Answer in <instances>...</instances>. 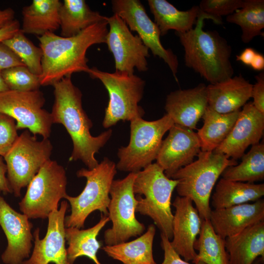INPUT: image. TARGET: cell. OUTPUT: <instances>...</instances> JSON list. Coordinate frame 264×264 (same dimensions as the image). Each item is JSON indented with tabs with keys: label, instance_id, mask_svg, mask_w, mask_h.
I'll return each instance as SVG.
<instances>
[{
	"label": "cell",
	"instance_id": "obj_23",
	"mask_svg": "<svg viewBox=\"0 0 264 264\" xmlns=\"http://www.w3.org/2000/svg\"><path fill=\"white\" fill-rule=\"evenodd\" d=\"M224 240L229 264H253L260 256L264 259V220Z\"/></svg>",
	"mask_w": 264,
	"mask_h": 264
},
{
	"label": "cell",
	"instance_id": "obj_18",
	"mask_svg": "<svg viewBox=\"0 0 264 264\" xmlns=\"http://www.w3.org/2000/svg\"><path fill=\"white\" fill-rule=\"evenodd\" d=\"M264 130V114L255 107L252 102H247L241 110L227 137L213 152L236 160L242 156L249 146L259 143Z\"/></svg>",
	"mask_w": 264,
	"mask_h": 264
},
{
	"label": "cell",
	"instance_id": "obj_47",
	"mask_svg": "<svg viewBox=\"0 0 264 264\" xmlns=\"http://www.w3.org/2000/svg\"><path fill=\"white\" fill-rule=\"evenodd\" d=\"M263 259L261 258V259H259L258 260H257L256 262L255 261L253 264H261V261ZM264 260V259H263Z\"/></svg>",
	"mask_w": 264,
	"mask_h": 264
},
{
	"label": "cell",
	"instance_id": "obj_42",
	"mask_svg": "<svg viewBox=\"0 0 264 264\" xmlns=\"http://www.w3.org/2000/svg\"><path fill=\"white\" fill-rule=\"evenodd\" d=\"M6 172V164L4 163L1 156H0V191L5 194L12 192L8 179L5 176Z\"/></svg>",
	"mask_w": 264,
	"mask_h": 264
},
{
	"label": "cell",
	"instance_id": "obj_36",
	"mask_svg": "<svg viewBox=\"0 0 264 264\" xmlns=\"http://www.w3.org/2000/svg\"><path fill=\"white\" fill-rule=\"evenodd\" d=\"M243 2V0H202L198 7L202 12L221 19V16H228L241 8Z\"/></svg>",
	"mask_w": 264,
	"mask_h": 264
},
{
	"label": "cell",
	"instance_id": "obj_45",
	"mask_svg": "<svg viewBox=\"0 0 264 264\" xmlns=\"http://www.w3.org/2000/svg\"><path fill=\"white\" fill-rule=\"evenodd\" d=\"M250 66L255 70L261 71L264 69V56L260 53L257 52Z\"/></svg>",
	"mask_w": 264,
	"mask_h": 264
},
{
	"label": "cell",
	"instance_id": "obj_6",
	"mask_svg": "<svg viewBox=\"0 0 264 264\" xmlns=\"http://www.w3.org/2000/svg\"><path fill=\"white\" fill-rule=\"evenodd\" d=\"M87 73L92 78L99 79L109 93V103L102 123L105 128L120 121L142 118L145 111L138 103L143 96L144 80L133 73L118 71L110 73L95 67L89 68Z\"/></svg>",
	"mask_w": 264,
	"mask_h": 264
},
{
	"label": "cell",
	"instance_id": "obj_22",
	"mask_svg": "<svg viewBox=\"0 0 264 264\" xmlns=\"http://www.w3.org/2000/svg\"><path fill=\"white\" fill-rule=\"evenodd\" d=\"M253 85L241 74L207 86L208 106L220 113L240 110L251 98Z\"/></svg>",
	"mask_w": 264,
	"mask_h": 264
},
{
	"label": "cell",
	"instance_id": "obj_29",
	"mask_svg": "<svg viewBox=\"0 0 264 264\" xmlns=\"http://www.w3.org/2000/svg\"><path fill=\"white\" fill-rule=\"evenodd\" d=\"M241 110L222 114L208 106L202 117L203 125L197 132L201 151L213 152L222 143L234 126Z\"/></svg>",
	"mask_w": 264,
	"mask_h": 264
},
{
	"label": "cell",
	"instance_id": "obj_15",
	"mask_svg": "<svg viewBox=\"0 0 264 264\" xmlns=\"http://www.w3.org/2000/svg\"><path fill=\"white\" fill-rule=\"evenodd\" d=\"M162 140L156 163L169 178L178 170L194 161L201 151L197 132L188 128L174 124Z\"/></svg>",
	"mask_w": 264,
	"mask_h": 264
},
{
	"label": "cell",
	"instance_id": "obj_37",
	"mask_svg": "<svg viewBox=\"0 0 264 264\" xmlns=\"http://www.w3.org/2000/svg\"><path fill=\"white\" fill-rule=\"evenodd\" d=\"M15 120L0 113V156H4L12 148L19 137Z\"/></svg>",
	"mask_w": 264,
	"mask_h": 264
},
{
	"label": "cell",
	"instance_id": "obj_33",
	"mask_svg": "<svg viewBox=\"0 0 264 264\" xmlns=\"http://www.w3.org/2000/svg\"><path fill=\"white\" fill-rule=\"evenodd\" d=\"M226 20L240 26L242 42L249 43L255 37L263 35L264 0H244L242 6L227 16Z\"/></svg>",
	"mask_w": 264,
	"mask_h": 264
},
{
	"label": "cell",
	"instance_id": "obj_13",
	"mask_svg": "<svg viewBox=\"0 0 264 264\" xmlns=\"http://www.w3.org/2000/svg\"><path fill=\"white\" fill-rule=\"evenodd\" d=\"M112 9L119 16L131 31H136L143 44L154 56H158L167 64L177 80L178 61L176 56L170 49H165L160 42V32L148 16L146 10L138 0H113Z\"/></svg>",
	"mask_w": 264,
	"mask_h": 264
},
{
	"label": "cell",
	"instance_id": "obj_40",
	"mask_svg": "<svg viewBox=\"0 0 264 264\" xmlns=\"http://www.w3.org/2000/svg\"><path fill=\"white\" fill-rule=\"evenodd\" d=\"M16 66H25L10 49L2 42L0 43V72Z\"/></svg>",
	"mask_w": 264,
	"mask_h": 264
},
{
	"label": "cell",
	"instance_id": "obj_34",
	"mask_svg": "<svg viewBox=\"0 0 264 264\" xmlns=\"http://www.w3.org/2000/svg\"><path fill=\"white\" fill-rule=\"evenodd\" d=\"M10 49L33 74L40 76L42 71L43 51L35 45L20 30L2 42Z\"/></svg>",
	"mask_w": 264,
	"mask_h": 264
},
{
	"label": "cell",
	"instance_id": "obj_17",
	"mask_svg": "<svg viewBox=\"0 0 264 264\" xmlns=\"http://www.w3.org/2000/svg\"><path fill=\"white\" fill-rule=\"evenodd\" d=\"M29 219L13 209L0 195V225L8 242L1 257L5 264H22L29 258L33 237V224Z\"/></svg>",
	"mask_w": 264,
	"mask_h": 264
},
{
	"label": "cell",
	"instance_id": "obj_8",
	"mask_svg": "<svg viewBox=\"0 0 264 264\" xmlns=\"http://www.w3.org/2000/svg\"><path fill=\"white\" fill-rule=\"evenodd\" d=\"M130 122V142L119 148L116 167L121 171L136 173L156 159L163 136L174 123L167 114L154 121L139 117Z\"/></svg>",
	"mask_w": 264,
	"mask_h": 264
},
{
	"label": "cell",
	"instance_id": "obj_26",
	"mask_svg": "<svg viewBox=\"0 0 264 264\" xmlns=\"http://www.w3.org/2000/svg\"><path fill=\"white\" fill-rule=\"evenodd\" d=\"M155 227L149 225L146 231L136 239L102 247L110 258L123 264H156L153 256Z\"/></svg>",
	"mask_w": 264,
	"mask_h": 264
},
{
	"label": "cell",
	"instance_id": "obj_10",
	"mask_svg": "<svg viewBox=\"0 0 264 264\" xmlns=\"http://www.w3.org/2000/svg\"><path fill=\"white\" fill-rule=\"evenodd\" d=\"M135 176V173H130L125 177L112 182L108 208L112 226L104 232L106 245L127 242L131 237L141 235L145 230V225L135 217L137 200L133 189Z\"/></svg>",
	"mask_w": 264,
	"mask_h": 264
},
{
	"label": "cell",
	"instance_id": "obj_32",
	"mask_svg": "<svg viewBox=\"0 0 264 264\" xmlns=\"http://www.w3.org/2000/svg\"><path fill=\"white\" fill-rule=\"evenodd\" d=\"M239 164L227 167L222 178L232 181L254 183L264 179V141L252 145L244 154Z\"/></svg>",
	"mask_w": 264,
	"mask_h": 264
},
{
	"label": "cell",
	"instance_id": "obj_2",
	"mask_svg": "<svg viewBox=\"0 0 264 264\" xmlns=\"http://www.w3.org/2000/svg\"><path fill=\"white\" fill-rule=\"evenodd\" d=\"M108 25L107 19L72 37H64L54 32L38 37L43 51L41 85H52L74 73H87L89 68L87 51L93 44L106 43Z\"/></svg>",
	"mask_w": 264,
	"mask_h": 264
},
{
	"label": "cell",
	"instance_id": "obj_21",
	"mask_svg": "<svg viewBox=\"0 0 264 264\" xmlns=\"http://www.w3.org/2000/svg\"><path fill=\"white\" fill-rule=\"evenodd\" d=\"M209 220L215 232L225 239L264 220V200L211 210Z\"/></svg>",
	"mask_w": 264,
	"mask_h": 264
},
{
	"label": "cell",
	"instance_id": "obj_28",
	"mask_svg": "<svg viewBox=\"0 0 264 264\" xmlns=\"http://www.w3.org/2000/svg\"><path fill=\"white\" fill-rule=\"evenodd\" d=\"M264 195V184L220 179L212 196L214 209H221L234 205L255 202Z\"/></svg>",
	"mask_w": 264,
	"mask_h": 264
},
{
	"label": "cell",
	"instance_id": "obj_19",
	"mask_svg": "<svg viewBox=\"0 0 264 264\" xmlns=\"http://www.w3.org/2000/svg\"><path fill=\"white\" fill-rule=\"evenodd\" d=\"M172 205L175 211L171 245L184 260L193 262L197 256L194 245L200 232L202 220L189 198L177 196Z\"/></svg>",
	"mask_w": 264,
	"mask_h": 264
},
{
	"label": "cell",
	"instance_id": "obj_25",
	"mask_svg": "<svg viewBox=\"0 0 264 264\" xmlns=\"http://www.w3.org/2000/svg\"><path fill=\"white\" fill-rule=\"evenodd\" d=\"M148 3L161 36L170 30L176 33L188 31L202 13L198 6L195 5L188 10L180 11L166 0H148Z\"/></svg>",
	"mask_w": 264,
	"mask_h": 264
},
{
	"label": "cell",
	"instance_id": "obj_35",
	"mask_svg": "<svg viewBox=\"0 0 264 264\" xmlns=\"http://www.w3.org/2000/svg\"><path fill=\"white\" fill-rule=\"evenodd\" d=\"M1 75L9 90L28 91L39 89L40 76L25 66H16L1 71Z\"/></svg>",
	"mask_w": 264,
	"mask_h": 264
},
{
	"label": "cell",
	"instance_id": "obj_20",
	"mask_svg": "<svg viewBox=\"0 0 264 264\" xmlns=\"http://www.w3.org/2000/svg\"><path fill=\"white\" fill-rule=\"evenodd\" d=\"M208 106L207 86L200 83L193 88L171 92L164 108L174 124L194 130Z\"/></svg>",
	"mask_w": 264,
	"mask_h": 264
},
{
	"label": "cell",
	"instance_id": "obj_4",
	"mask_svg": "<svg viewBox=\"0 0 264 264\" xmlns=\"http://www.w3.org/2000/svg\"><path fill=\"white\" fill-rule=\"evenodd\" d=\"M198 159L175 173L179 196L190 198L202 220H209L210 199L217 180L228 167L238 164L236 160L214 152L200 151Z\"/></svg>",
	"mask_w": 264,
	"mask_h": 264
},
{
	"label": "cell",
	"instance_id": "obj_44",
	"mask_svg": "<svg viewBox=\"0 0 264 264\" xmlns=\"http://www.w3.org/2000/svg\"><path fill=\"white\" fill-rule=\"evenodd\" d=\"M15 11L11 8L1 9L0 8V28L15 20Z\"/></svg>",
	"mask_w": 264,
	"mask_h": 264
},
{
	"label": "cell",
	"instance_id": "obj_46",
	"mask_svg": "<svg viewBox=\"0 0 264 264\" xmlns=\"http://www.w3.org/2000/svg\"><path fill=\"white\" fill-rule=\"evenodd\" d=\"M9 88L6 84L0 72V92L8 90Z\"/></svg>",
	"mask_w": 264,
	"mask_h": 264
},
{
	"label": "cell",
	"instance_id": "obj_16",
	"mask_svg": "<svg viewBox=\"0 0 264 264\" xmlns=\"http://www.w3.org/2000/svg\"><path fill=\"white\" fill-rule=\"evenodd\" d=\"M67 207V202L63 200L59 209L49 215L47 232L43 239H40L39 229L37 228L34 231L32 253L22 264H70L67 260L65 237V218Z\"/></svg>",
	"mask_w": 264,
	"mask_h": 264
},
{
	"label": "cell",
	"instance_id": "obj_1",
	"mask_svg": "<svg viewBox=\"0 0 264 264\" xmlns=\"http://www.w3.org/2000/svg\"><path fill=\"white\" fill-rule=\"evenodd\" d=\"M55 100L50 113L53 123L62 124L69 134L73 150L69 161L81 160L88 169L98 164L94 155L110 138L112 131H105L92 136L90 129L93 124L82 107V94L71 81V76L54 83Z\"/></svg>",
	"mask_w": 264,
	"mask_h": 264
},
{
	"label": "cell",
	"instance_id": "obj_27",
	"mask_svg": "<svg viewBox=\"0 0 264 264\" xmlns=\"http://www.w3.org/2000/svg\"><path fill=\"white\" fill-rule=\"evenodd\" d=\"M109 221L108 216H102L97 223L87 229L66 227L65 237L68 245L66 249L67 257L70 264H73L78 258L82 256L88 257L95 264H102L97 256L102 243L97 238L100 231Z\"/></svg>",
	"mask_w": 264,
	"mask_h": 264
},
{
	"label": "cell",
	"instance_id": "obj_39",
	"mask_svg": "<svg viewBox=\"0 0 264 264\" xmlns=\"http://www.w3.org/2000/svg\"><path fill=\"white\" fill-rule=\"evenodd\" d=\"M256 82L253 85L251 98L255 107L264 114V73L262 72L255 77Z\"/></svg>",
	"mask_w": 264,
	"mask_h": 264
},
{
	"label": "cell",
	"instance_id": "obj_14",
	"mask_svg": "<svg viewBox=\"0 0 264 264\" xmlns=\"http://www.w3.org/2000/svg\"><path fill=\"white\" fill-rule=\"evenodd\" d=\"M109 30L106 44L114 59L116 71L133 73L148 69V48L137 35H133L125 22L117 15L107 18Z\"/></svg>",
	"mask_w": 264,
	"mask_h": 264
},
{
	"label": "cell",
	"instance_id": "obj_7",
	"mask_svg": "<svg viewBox=\"0 0 264 264\" xmlns=\"http://www.w3.org/2000/svg\"><path fill=\"white\" fill-rule=\"evenodd\" d=\"M116 173V164L107 157L92 169L82 168L77 172V176L85 177L87 182L78 196L65 198L71 206L70 214L65 218L66 228H83L87 217L95 211L107 216L110 192Z\"/></svg>",
	"mask_w": 264,
	"mask_h": 264
},
{
	"label": "cell",
	"instance_id": "obj_38",
	"mask_svg": "<svg viewBox=\"0 0 264 264\" xmlns=\"http://www.w3.org/2000/svg\"><path fill=\"white\" fill-rule=\"evenodd\" d=\"M161 246L164 251V259L161 264H191L183 260L174 250L170 243V241L164 235L160 234ZM197 264H205L199 262Z\"/></svg>",
	"mask_w": 264,
	"mask_h": 264
},
{
	"label": "cell",
	"instance_id": "obj_24",
	"mask_svg": "<svg viewBox=\"0 0 264 264\" xmlns=\"http://www.w3.org/2000/svg\"><path fill=\"white\" fill-rule=\"evenodd\" d=\"M62 2L59 0H33L22 9L21 31L43 35L54 32L60 26L59 12Z\"/></svg>",
	"mask_w": 264,
	"mask_h": 264
},
{
	"label": "cell",
	"instance_id": "obj_30",
	"mask_svg": "<svg viewBox=\"0 0 264 264\" xmlns=\"http://www.w3.org/2000/svg\"><path fill=\"white\" fill-rule=\"evenodd\" d=\"M61 36L70 37L107 17L92 11L84 0H64L59 12Z\"/></svg>",
	"mask_w": 264,
	"mask_h": 264
},
{
	"label": "cell",
	"instance_id": "obj_31",
	"mask_svg": "<svg viewBox=\"0 0 264 264\" xmlns=\"http://www.w3.org/2000/svg\"><path fill=\"white\" fill-rule=\"evenodd\" d=\"M194 248L198 251L192 262L194 264L199 262L205 264H229L225 240L215 232L209 220H202Z\"/></svg>",
	"mask_w": 264,
	"mask_h": 264
},
{
	"label": "cell",
	"instance_id": "obj_12",
	"mask_svg": "<svg viewBox=\"0 0 264 264\" xmlns=\"http://www.w3.org/2000/svg\"><path fill=\"white\" fill-rule=\"evenodd\" d=\"M45 98L39 89L0 92V113L16 121L18 130L27 129L34 135L48 138L53 122L51 113L44 109Z\"/></svg>",
	"mask_w": 264,
	"mask_h": 264
},
{
	"label": "cell",
	"instance_id": "obj_3",
	"mask_svg": "<svg viewBox=\"0 0 264 264\" xmlns=\"http://www.w3.org/2000/svg\"><path fill=\"white\" fill-rule=\"evenodd\" d=\"M205 19L212 20L217 24L222 23L221 19L202 12L194 28L176 34L184 49L186 66L210 84H215L233 76L234 70L230 60L232 48L217 31L203 29Z\"/></svg>",
	"mask_w": 264,
	"mask_h": 264
},
{
	"label": "cell",
	"instance_id": "obj_11",
	"mask_svg": "<svg viewBox=\"0 0 264 264\" xmlns=\"http://www.w3.org/2000/svg\"><path fill=\"white\" fill-rule=\"evenodd\" d=\"M52 149L48 138L38 141L28 130L19 136L3 157L7 179L16 197L21 196L22 189L28 185L42 166L50 159Z\"/></svg>",
	"mask_w": 264,
	"mask_h": 264
},
{
	"label": "cell",
	"instance_id": "obj_41",
	"mask_svg": "<svg viewBox=\"0 0 264 264\" xmlns=\"http://www.w3.org/2000/svg\"><path fill=\"white\" fill-rule=\"evenodd\" d=\"M21 30L20 22L17 20H14L8 24L0 28V43L7 40Z\"/></svg>",
	"mask_w": 264,
	"mask_h": 264
},
{
	"label": "cell",
	"instance_id": "obj_43",
	"mask_svg": "<svg viewBox=\"0 0 264 264\" xmlns=\"http://www.w3.org/2000/svg\"><path fill=\"white\" fill-rule=\"evenodd\" d=\"M256 53V51L253 48L247 47L240 54L236 56V60L250 66Z\"/></svg>",
	"mask_w": 264,
	"mask_h": 264
},
{
	"label": "cell",
	"instance_id": "obj_5",
	"mask_svg": "<svg viewBox=\"0 0 264 264\" xmlns=\"http://www.w3.org/2000/svg\"><path fill=\"white\" fill-rule=\"evenodd\" d=\"M178 181L168 177L156 163H152L136 173L133 189L137 204L135 212L150 217L170 241L173 237L172 193Z\"/></svg>",
	"mask_w": 264,
	"mask_h": 264
},
{
	"label": "cell",
	"instance_id": "obj_9",
	"mask_svg": "<svg viewBox=\"0 0 264 264\" xmlns=\"http://www.w3.org/2000/svg\"><path fill=\"white\" fill-rule=\"evenodd\" d=\"M66 184L64 167L49 159L27 185L26 192L19 203L20 210L29 219L47 218L58 209L61 199L67 195Z\"/></svg>",
	"mask_w": 264,
	"mask_h": 264
}]
</instances>
